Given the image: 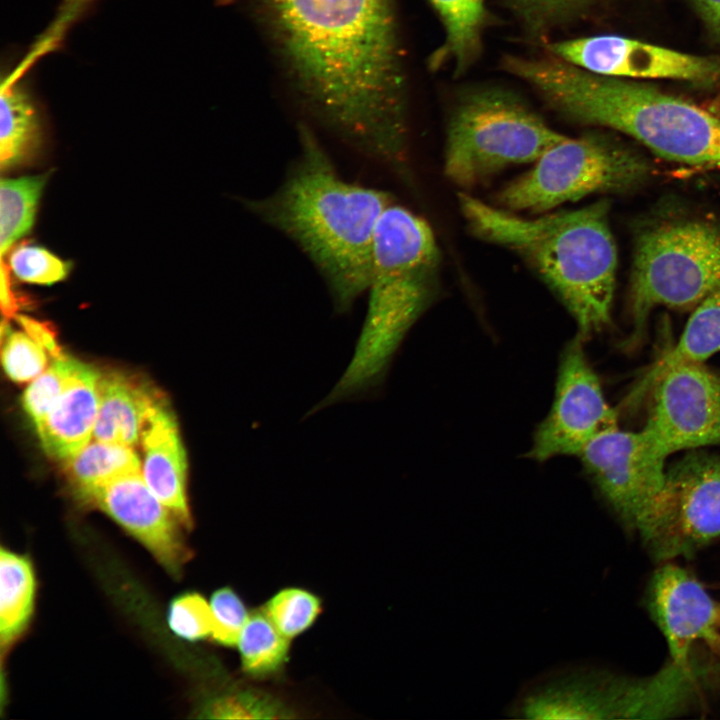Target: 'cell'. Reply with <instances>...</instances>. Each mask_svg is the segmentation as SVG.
Listing matches in <instances>:
<instances>
[{"label": "cell", "instance_id": "obj_1", "mask_svg": "<svg viewBox=\"0 0 720 720\" xmlns=\"http://www.w3.org/2000/svg\"><path fill=\"white\" fill-rule=\"evenodd\" d=\"M298 100L382 166L409 162L406 75L394 0H253Z\"/></svg>", "mask_w": 720, "mask_h": 720}, {"label": "cell", "instance_id": "obj_2", "mask_svg": "<svg viewBox=\"0 0 720 720\" xmlns=\"http://www.w3.org/2000/svg\"><path fill=\"white\" fill-rule=\"evenodd\" d=\"M298 139L278 188L246 200V207L295 243L325 281L334 312L345 315L367 292L376 227L395 201L384 190L346 181L306 123Z\"/></svg>", "mask_w": 720, "mask_h": 720}, {"label": "cell", "instance_id": "obj_3", "mask_svg": "<svg viewBox=\"0 0 720 720\" xmlns=\"http://www.w3.org/2000/svg\"><path fill=\"white\" fill-rule=\"evenodd\" d=\"M469 231L525 260L560 299L585 340L610 322L617 250L609 204L525 218L466 193L458 194Z\"/></svg>", "mask_w": 720, "mask_h": 720}, {"label": "cell", "instance_id": "obj_4", "mask_svg": "<svg viewBox=\"0 0 720 720\" xmlns=\"http://www.w3.org/2000/svg\"><path fill=\"white\" fill-rule=\"evenodd\" d=\"M503 66L569 120L623 132L671 161L720 165V117L709 110L648 85L591 73L553 55L505 56Z\"/></svg>", "mask_w": 720, "mask_h": 720}, {"label": "cell", "instance_id": "obj_5", "mask_svg": "<svg viewBox=\"0 0 720 720\" xmlns=\"http://www.w3.org/2000/svg\"><path fill=\"white\" fill-rule=\"evenodd\" d=\"M440 255L404 234L376 240L368 303L353 356L331 391L305 417L334 404L376 399L405 336L434 300Z\"/></svg>", "mask_w": 720, "mask_h": 720}, {"label": "cell", "instance_id": "obj_6", "mask_svg": "<svg viewBox=\"0 0 720 720\" xmlns=\"http://www.w3.org/2000/svg\"><path fill=\"white\" fill-rule=\"evenodd\" d=\"M566 137L513 93L473 89L450 114L443 171L458 187L472 188L509 166L534 163Z\"/></svg>", "mask_w": 720, "mask_h": 720}, {"label": "cell", "instance_id": "obj_7", "mask_svg": "<svg viewBox=\"0 0 720 720\" xmlns=\"http://www.w3.org/2000/svg\"><path fill=\"white\" fill-rule=\"evenodd\" d=\"M629 306L636 334L657 306L688 308L720 288V225L663 222L638 237Z\"/></svg>", "mask_w": 720, "mask_h": 720}, {"label": "cell", "instance_id": "obj_8", "mask_svg": "<svg viewBox=\"0 0 720 720\" xmlns=\"http://www.w3.org/2000/svg\"><path fill=\"white\" fill-rule=\"evenodd\" d=\"M647 168L639 156L600 135L566 137L502 188L497 202L512 212L545 213L594 193L630 188Z\"/></svg>", "mask_w": 720, "mask_h": 720}, {"label": "cell", "instance_id": "obj_9", "mask_svg": "<svg viewBox=\"0 0 720 720\" xmlns=\"http://www.w3.org/2000/svg\"><path fill=\"white\" fill-rule=\"evenodd\" d=\"M638 531L658 561L688 555L720 536V458L693 453L667 471L661 497Z\"/></svg>", "mask_w": 720, "mask_h": 720}, {"label": "cell", "instance_id": "obj_10", "mask_svg": "<svg viewBox=\"0 0 720 720\" xmlns=\"http://www.w3.org/2000/svg\"><path fill=\"white\" fill-rule=\"evenodd\" d=\"M578 457L607 503L625 524L638 530L655 509L667 476V457L648 433L610 429Z\"/></svg>", "mask_w": 720, "mask_h": 720}, {"label": "cell", "instance_id": "obj_11", "mask_svg": "<svg viewBox=\"0 0 720 720\" xmlns=\"http://www.w3.org/2000/svg\"><path fill=\"white\" fill-rule=\"evenodd\" d=\"M577 336L562 353L551 410L538 426L529 456L545 461L576 455L600 434L617 427L597 375Z\"/></svg>", "mask_w": 720, "mask_h": 720}, {"label": "cell", "instance_id": "obj_12", "mask_svg": "<svg viewBox=\"0 0 720 720\" xmlns=\"http://www.w3.org/2000/svg\"><path fill=\"white\" fill-rule=\"evenodd\" d=\"M653 407L643 428L660 452L720 445V374L703 362L665 371L653 384Z\"/></svg>", "mask_w": 720, "mask_h": 720}, {"label": "cell", "instance_id": "obj_13", "mask_svg": "<svg viewBox=\"0 0 720 720\" xmlns=\"http://www.w3.org/2000/svg\"><path fill=\"white\" fill-rule=\"evenodd\" d=\"M551 55L594 74L631 79L720 80V61L618 35L567 39L547 46Z\"/></svg>", "mask_w": 720, "mask_h": 720}, {"label": "cell", "instance_id": "obj_14", "mask_svg": "<svg viewBox=\"0 0 720 720\" xmlns=\"http://www.w3.org/2000/svg\"><path fill=\"white\" fill-rule=\"evenodd\" d=\"M647 600L673 666L690 673V653L698 643L720 656V602L688 571L672 563L661 566L650 580Z\"/></svg>", "mask_w": 720, "mask_h": 720}, {"label": "cell", "instance_id": "obj_15", "mask_svg": "<svg viewBox=\"0 0 720 720\" xmlns=\"http://www.w3.org/2000/svg\"><path fill=\"white\" fill-rule=\"evenodd\" d=\"M77 495L115 520L170 574L179 575L190 555L180 522L150 490L140 471L119 475Z\"/></svg>", "mask_w": 720, "mask_h": 720}, {"label": "cell", "instance_id": "obj_16", "mask_svg": "<svg viewBox=\"0 0 720 720\" xmlns=\"http://www.w3.org/2000/svg\"><path fill=\"white\" fill-rule=\"evenodd\" d=\"M142 476L180 524L191 527L186 495L187 461L174 416L159 398L147 411L140 433Z\"/></svg>", "mask_w": 720, "mask_h": 720}, {"label": "cell", "instance_id": "obj_17", "mask_svg": "<svg viewBox=\"0 0 720 720\" xmlns=\"http://www.w3.org/2000/svg\"><path fill=\"white\" fill-rule=\"evenodd\" d=\"M101 376L97 369L81 362L67 388L36 426L42 448L50 457L67 461L89 443L98 414Z\"/></svg>", "mask_w": 720, "mask_h": 720}, {"label": "cell", "instance_id": "obj_18", "mask_svg": "<svg viewBox=\"0 0 720 720\" xmlns=\"http://www.w3.org/2000/svg\"><path fill=\"white\" fill-rule=\"evenodd\" d=\"M160 398L150 387L119 373L102 375L96 440L133 447L140 441L147 411Z\"/></svg>", "mask_w": 720, "mask_h": 720}, {"label": "cell", "instance_id": "obj_19", "mask_svg": "<svg viewBox=\"0 0 720 720\" xmlns=\"http://www.w3.org/2000/svg\"><path fill=\"white\" fill-rule=\"evenodd\" d=\"M43 143L40 113L29 93L9 82L1 91L0 167L8 171L31 163Z\"/></svg>", "mask_w": 720, "mask_h": 720}, {"label": "cell", "instance_id": "obj_20", "mask_svg": "<svg viewBox=\"0 0 720 720\" xmlns=\"http://www.w3.org/2000/svg\"><path fill=\"white\" fill-rule=\"evenodd\" d=\"M443 25V44L431 59L432 66L454 64L462 73L477 59L488 20L485 0H429Z\"/></svg>", "mask_w": 720, "mask_h": 720}, {"label": "cell", "instance_id": "obj_21", "mask_svg": "<svg viewBox=\"0 0 720 720\" xmlns=\"http://www.w3.org/2000/svg\"><path fill=\"white\" fill-rule=\"evenodd\" d=\"M720 351V288L704 298L691 315L676 345L656 361L638 385L637 394L650 390L668 369L703 362Z\"/></svg>", "mask_w": 720, "mask_h": 720}, {"label": "cell", "instance_id": "obj_22", "mask_svg": "<svg viewBox=\"0 0 720 720\" xmlns=\"http://www.w3.org/2000/svg\"><path fill=\"white\" fill-rule=\"evenodd\" d=\"M36 580L31 561L24 555L0 551V641L5 651L23 633L33 609Z\"/></svg>", "mask_w": 720, "mask_h": 720}, {"label": "cell", "instance_id": "obj_23", "mask_svg": "<svg viewBox=\"0 0 720 720\" xmlns=\"http://www.w3.org/2000/svg\"><path fill=\"white\" fill-rule=\"evenodd\" d=\"M50 172L1 178L0 182V252L1 257L27 235L35 221L36 211Z\"/></svg>", "mask_w": 720, "mask_h": 720}, {"label": "cell", "instance_id": "obj_24", "mask_svg": "<svg viewBox=\"0 0 720 720\" xmlns=\"http://www.w3.org/2000/svg\"><path fill=\"white\" fill-rule=\"evenodd\" d=\"M290 640L263 610L253 612L237 642L243 671L254 678L279 673L288 661Z\"/></svg>", "mask_w": 720, "mask_h": 720}, {"label": "cell", "instance_id": "obj_25", "mask_svg": "<svg viewBox=\"0 0 720 720\" xmlns=\"http://www.w3.org/2000/svg\"><path fill=\"white\" fill-rule=\"evenodd\" d=\"M65 464L77 494L119 475L140 471V459L133 447L99 440L88 443Z\"/></svg>", "mask_w": 720, "mask_h": 720}, {"label": "cell", "instance_id": "obj_26", "mask_svg": "<svg viewBox=\"0 0 720 720\" xmlns=\"http://www.w3.org/2000/svg\"><path fill=\"white\" fill-rule=\"evenodd\" d=\"M263 611L287 638L306 631L321 612V600L310 591L290 587L278 591Z\"/></svg>", "mask_w": 720, "mask_h": 720}, {"label": "cell", "instance_id": "obj_27", "mask_svg": "<svg viewBox=\"0 0 720 720\" xmlns=\"http://www.w3.org/2000/svg\"><path fill=\"white\" fill-rule=\"evenodd\" d=\"M80 363L66 355L54 358L49 367L26 388L22 403L35 427L46 417L67 388Z\"/></svg>", "mask_w": 720, "mask_h": 720}, {"label": "cell", "instance_id": "obj_28", "mask_svg": "<svg viewBox=\"0 0 720 720\" xmlns=\"http://www.w3.org/2000/svg\"><path fill=\"white\" fill-rule=\"evenodd\" d=\"M9 267L23 282L53 285L69 275L72 262L59 258L42 246L22 243L9 255Z\"/></svg>", "mask_w": 720, "mask_h": 720}, {"label": "cell", "instance_id": "obj_29", "mask_svg": "<svg viewBox=\"0 0 720 720\" xmlns=\"http://www.w3.org/2000/svg\"><path fill=\"white\" fill-rule=\"evenodd\" d=\"M2 320V363L7 375L16 382L36 378L47 364L46 351L26 332H13Z\"/></svg>", "mask_w": 720, "mask_h": 720}, {"label": "cell", "instance_id": "obj_30", "mask_svg": "<svg viewBox=\"0 0 720 720\" xmlns=\"http://www.w3.org/2000/svg\"><path fill=\"white\" fill-rule=\"evenodd\" d=\"M168 624L183 639H204L211 635L213 629L211 606L197 593L184 594L171 603Z\"/></svg>", "mask_w": 720, "mask_h": 720}, {"label": "cell", "instance_id": "obj_31", "mask_svg": "<svg viewBox=\"0 0 720 720\" xmlns=\"http://www.w3.org/2000/svg\"><path fill=\"white\" fill-rule=\"evenodd\" d=\"M210 606L213 616L212 639L228 647L237 645L250 615L242 599L233 589L223 587L212 594Z\"/></svg>", "mask_w": 720, "mask_h": 720}, {"label": "cell", "instance_id": "obj_32", "mask_svg": "<svg viewBox=\"0 0 720 720\" xmlns=\"http://www.w3.org/2000/svg\"><path fill=\"white\" fill-rule=\"evenodd\" d=\"M534 31H540L568 19L583 0H503Z\"/></svg>", "mask_w": 720, "mask_h": 720}, {"label": "cell", "instance_id": "obj_33", "mask_svg": "<svg viewBox=\"0 0 720 720\" xmlns=\"http://www.w3.org/2000/svg\"><path fill=\"white\" fill-rule=\"evenodd\" d=\"M14 318L24 331L53 358L63 355L57 342L56 333L47 322H41L22 314H16Z\"/></svg>", "mask_w": 720, "mask_h": 720}, {"label": "cell", "instance_id": "obj_34", "mask_svg": "<svg viewBox=\"0 0 720 720\" xmlns=\"http://www.w3.org/2000/svg\"><path fill=\"white\" fill-rule=\"evenodd\" d=\"M10 267L1 261V280H0V304L3 315L6 319L15 317L19 306L18 298L13 290L10 279Z\"/></svg>", "mask_w": 720, "mask_h": 720}, {"label": "cell", "instance_id": "obj_35", "mask_svg": "<svg viewBox=\"0 0 720 720\" xmlns=\"http://www.w3.org/2000/svg\"><path fill=\"white\" fill-rule=\"evenodd\" d=\"M707 28L720 40V0H694Z\"/></svg>", "mask_w": 720, "mask_h": 720}, {"label": "cell", "instance_id": "obj_36", "mask_svg": "<svg viewBox=\"0 0 720 720\" xmlns=\"http://www.w3.org/2000/svg\"><path fill=\"white\" fill-rule=\"evenodd\" d=\"M708 110L720 117V93L709 104Z\"/></svg>", "mask_w": 720, "mask_h": 720}]
</instances>
